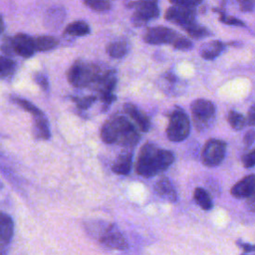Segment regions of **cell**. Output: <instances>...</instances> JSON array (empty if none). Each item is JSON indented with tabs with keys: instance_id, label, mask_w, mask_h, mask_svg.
I'll return each instance as SVG.
<instances>
[{
	"instance_id": "12",
	"label": "cell",
	"mask_w": 255,
	"mask_h": 255,
	"mask_svg": "<svg viewBox=\"0 0 255 255\" xmlns=\"http://www.w3.org/2000/svg\"><path fill=\"white\" fill-rule=\"evenodd\" d=\"M255 191V175L249 174L235 183L230 192L234 197L237 198H249L254 195Z\"/></svg>"
},
{
	"instance_id": "19",
	"label": "cell",
	"mask_w": 255,
	"mask_h": 255,
	"mask_svg": "<svg viewBox=\"0 0 255 255\" xmlns=\"http://www.w3.org/2000/svg\"><path fill=\"white\" fill-rule=\"evenodd\" d=\"M33 44L35 51L45 52L54 49L58 45V40L52 36L42 35L33 38Z\"/></svg>"
},
{
	"instance_id": "35",
	"label": "cell",
	"mask_w": 255,
	"mask_h": 255,
	"mask_svg": "<svg viewBox=\"0 0 255 255\" xmlns=\"http://www.w3.org/2000/svg\"><path fill=\"white\" fill-rule=\"evenodd\" d=\"M240 10L243 12H252L254 9V0H237Z\"/></svg>"
},
{
	"instance_id": "3",
	"label": "cell",
	"mask_w": 255,
	"mask_h": 255,
	"mask_svg": "<svg viewBox=\"0 0 255 255\" xmlns=\"http://www.w3.org/2000/svg\"><path fill=\"white\" fill-rule=\"evenodd\" d=\"M103 72L98 66L85 63L81 60L76 61L67 72L69 83L76 88L87 87L91 83H97L103 76Z\"/></svg>"
},
{
	"instance_id": "18",
	"label": "cell",
	"mask_w": 255,
	"mask_h": 255,
	"mask_svg": "<svg viewBox=\"0 0 255 255\" xmlns=\"http://www.w3.org/2000/svg\"><path fill=\"white\" fill-rule=\"evenodd\" d=\"M223 50H224V44L220 41L214 40L202 45L199 50V54L201 58L205 60H213L214 58L219 56Z\"/></svg>"
},
{
	"instance_id": "2",
	"label": "cell",
	"mask_w": 255,
	"mask_h": 255,
	"mask_svg": "<svg viewBox=\"0 0 255 255\" xmlns=\"http://www.w3.org/2000/svg\"><path fill=\"white\" fill-rule=\"evenodd\" d=\"M101 138L104 142L120 144L127 147L134 146L139 140V133L125 117H114L102 127Z\"/></svg>"
},
{
	"instance_id": "9",
	"label": "cell",
	"mask_w": 255,
	"mask_h": 255,
	"mask_svg": "<svg viewBox=\"0 0 255 255\" xmlns=\"http://www.w3.org/2000/svg\"><path fill=\"white\" fill-rule=\"evenodd\" d=\"M195 16V8L179 5H173L169 7L164 14V18L167 21L178 26H181L182 28L194 23Z\"/></svg>"
},
{
	"instance_id": "1",
	"label": "cell",
	"mask_w": 255,
	"mask_h": 255,
	"mask_svg": "<svg viewBox=\"0 0 255 255\" xmlns=\"http://www.w3.org/2000/svg\"><path fill=\"white\" fill-rule=\"evenodd\" d=\"M174 161V154L167 149L146 142L139 150L135 163V171L143 177L154 176L167 169Z\"/></svg>"
},
{
	"instance_id": "32",
	"label": "cell",
	"mask_w": 255,
	"mask_h": 255,
	"mask_svg": "<svg viewBox=\"0 0 255 255\" xmlns=\"http://www.w3.org/2000/svg\"><path fill=\"white\" fill-rule=\"evenodd\" d=\"M33 79L35 83L43 90L48 91L49 90V81L48 78L43 73H35L33 76Z\"/></svg>"
},
{
	"instance_id": "44",
	"label": "cell",
	"mask_w": 255,
	"mask_h": 255,
	"mask_svg": "<svg viewBox=\"0 0 255 255\" xmlns=\"http://www.w3.org/2000/svg\"><path fill=\"white\" fill-rule=\"evenodd\" d=\"M108 1H109V0H108Z\"/></svg>"
},
{
	"instance_id": "40",
	"label": "cell",
	"mask_w": 255,
	"mask_h": 255,
	"mask_svg": "<svg viewBox=\"0 0 255 255\" xmlns=\"http://www.w3.org/2000/svg\"><path fill=\"white\" fill-rule=\"evenodd\" d=\"M3 29H4V23H3L1 15H0V34L3 32Z\"/></svg>"
},
{
	"instance_id": "24",
	"label": "cell",
	"mask_w": 255,
	"mask_h": 255,
	"mask_svg": "<svg viewBox=\"0 0 255 255\" xmlns=\"http://www.w3.org/2000/svg\"><path fill=\"white\" fill-rule=\"evenodd\" d=\"M15 71L16 63L6 56H0V79H6L13 76Z\"/></svg>"
},
{
	"instance_id": "37",
	"label": "cell",
	"mask_w": 255,
	"mask_h": 255,
	"mask_svg": "<svg viewBox=\"0 0 255 255\" xmlns=\"http://www.w3.org/2000/svg\"><path fill=\"white\" fill-rule=\"evenodd\" d=\"M1 49H2L5 53H7L8 55H10L11 53H13L14 51H13V46H12V39H9V38L5 39V40L3 41V44H2V46H1Z\"/></svg>"
},
{
	"instance_id": "21",
	"label": "cell",
	"mask_w": 255,
	"mask_h": 255,
	"mask_svg": "<svg viewBox=\"0 0 255 255\" xmlns=\"http://www.w3.org/2000/svg\"><path fill=\"white\" fill-rule=\"evenodd\" d=\"M128 51V46L126 41H115L107 46V53L112 58H123L127 55Z\"/></svg>"
},
{
	"instance_id": "34",
	"label": "cell",
	"mask_w": 255,
	"mask_h": 255,
	"mask_svg": "<svg viewBox=\"0 0 255 255\" xmlns=\"http://www.w3.org/2000/svg\"><path fill=\"white\" fill-rule=\"evenodd\" d=\"M170 3L173 5H179V6H186V7H192L195 8L197 5H200L202 0H169Z\"/></svg>"
},
{
	"instance_id": "20",
	"label": "cell",
	"mask_w": 255,
	"mask_h": 255,
	"mask_svg": "<svg viewBox=\"0 0 255 255\" xmlns=\"http://www.w3.org/2000/svg\"><path fill=\"white\" fill-rule=\"evenodd\" d=\"M89 33H90L89 25L82 20L72 22L64 30V35L75 36V37L85 36V35H88Z\"/></svg>"
},
{
	"instance_id": "11",
	"label": "cell",
	"mask_w": 255,
	"mask_h": 255,
	"mask_svg": "<svg viewBox=\"0 0 255 255\" xmlns=\"http://www.w3.org/2000/svg\"><path fill=\"white\" fill-rule=\"evenodd\" d=\"M12 46L14 53L23 58H30L35 53L33 38L23 33H19L14 36L12 39Z\"/></svg>"
},
{
	"instance_id": "27",
	"label": "cell",
	"mask_w": 255,
	"mask_h": 255,
	"mask_svg": "<svg viewBox=\"0 0 255 255\" xmlns=\"http://www.w3.org/2000/svg\"><path fill=\"white\" fill-rule=\"evenodd\" d=\"M11 101L14 104H16L17 106H19L21 109H23L24 111L30 113L33 117L38 116V115L43 113L40 109H38L35 105H33L28 100H25V99H22V98H19V97H11Z\"/></svg>"
},
{
	"instance_id": "17",
	"label": "cell",
	"mask_w": 255,
	"mask_h": 255,
	"mask_svg": "<svg viewBox=\"0 0 255 255\" xmlns=\"http://www.w3.org/2000/svg\"><path fill=\"white\" fill-rule=\"evenodd\" d=\"M33 132L36 138L47 140L51 137L49 123L44 113L33 117Z\"/></svg>"
},
{
	"instance_id": "5",
	"label": "cell",
	"mask_w": 255,
	"mask_h": 255,
	"mask_svg": "<svg viewBox=\"0 0 255 255\" xmlns=\"http://www.w3.org/2000/svg\"><path fill=\"white\" fill-rule=\"evenodd\" d=\"M157 0H136L129 2L128 8H133L134 12L131 15L130 21L135 27H142L150 20L156 19L159 16Z\"/></svg>"
},
{
	"instance_id": "36",
	"label": "cell",
	"mask_w": 255,
	"mask_h": 255,
	"mask_svg": "<svg viewBox=\"0 0 255 255\" xmlns=\"http://www.w3.org/2000/svg\"><path fill=\"white\" fill-rule=\"evenodd\" d=\"M254 139H255V132H254V129L251 128V129H249V130L244 134L243 142H244L245 146L249 147V146H251V145L253 144Z\"/></svg>"
},
{
	"instance_id": "25",
	"label": "cell",
	"mask_w": 255,
	"mask_h": 255,
	"mask_svg": "<svg viewBox=\"0 0 255 255\" xmlns=\"http://www.w3.org/2000/svg\"><path fill=\"white\" fill-rule=\"evenodd\" d=\"M183 29L193 39H202V38H205L210 35V32L207 28H205L201 25H198L195 22L184 27Z\"/></svg>"
},
{
	"instance_id": "26",
	"label": "cell",
	"mask_w": 255,
	"mask_h": 255,
	"mask_svg": "<svg viewBox=\"0 0 255 255\" xmlns=\"http://www.w3.org/2000/svg\"><path fill=\"white\" fill-rule=\"evenodd\" d=\"M227 121H228V124L230 125V127L235 130H241L246 126L245 118L241 114H239L235 111H230L228 113Z\"/></svg>"
},
{
	"instance_id": "15",
	"label": "cell",
	"mask_w": 255,
	"mask_h": 255,
	"mask_svg": "<svg viewBox=\"0 0 255 255\" xmlns=\"http://www.w3.org/2000/svg\"><path fill=\"white\" fill-rule=\"evenodd\" d=\"M154 190L158 196L169 202H175L177 200V193L167 177L158 179L154 185Z\"/></svg>"
},
{
	"instance_id": "33",
	"label": "cell",
	"mask_w": 255,
	"mask_h": 255,
	"mask_svg": "<svg viewBox=\"0 0 255 255\" xmlns=\"http://www.w3.org/2000/svg\"><path fill=\"white\" fill-rule=\"evenodd\" d=\"M242 163L244 167L251 168L255 164V150L252 149L242 156Z\"/></svg>"
},
{
	"instance_id": "28",
	"label": "cell",
	"mask_w": 255,
	"mask_h": 255,
	"mask_svg": "<svg viewBox=\"0 0 255 255\" xmlns=\"http://www.w3.org/2000/svg\"><path fill=\"white\" fill-rule=\"evenodd\" d=\"M83 2L92 10L98 12H105L111 8V4L108 0H83Z\"/></svg>"
},
{
	"instance_id": "41",
	"label": "cell",
	"mask_w": 255,
	"mask_h": 255,
	"mask_svg": "<svg viewBox=\"0 0 255 255\" xmlns=\"http://www.w3.org/2000/svg\"><path fill=\"white\" fill-rule=\"evenodd\" d=\"M0 255H6V252L4 251V249H0Z\"/></svg>"
},
{
	"instance_id": "4",
	"label": "cell",
	"mask_w": 255,
	"mask_h": 255,
	"mask_svg": "<svg viewBox=\"0 0 255 255\" xmlns=\"http://www.w3.org/2000/svg\"><path fill=\"white\" fill-rule=\"evenodd\" d=\"M92 231H94L97 239L106 247L117 250H126L128 248L126 238L113 223H96Z\"/></svg>"
},
{
	"instance_id": "29",
	"label": "cell",
	"mask_w": 255,
	"mask_h": 255,
	"mask_svg": "<svg viewBox=\"0 0 255 255\" xmlns=\"http://www.w3.org/2000/svg\"><path fill=\"white\" fill-rule=\"evenodd\" d=\"M214 11H218V13L220 14L219 16V21L223 24L226 25H232V26H241V27H245V23L243 21H241L240 19H237L235 17L232 16H228L224 13V11L222 10H218V9H214Z\"/></svg>"
},
{
	"instance_id": "42",
	"label": "cell",
	"mask_w": 255,
	"mask_h": 255,
	"mask_svg": "<svg viewBox=\"0 0 255 255\" xmlns=\"http://www.w3.org/2000/svg\"><path fill=\"white\" fill-rule=\"evenodd\" d=\"M2 187H3V184H2V182H1V181H0V189H1V188H2Z\"/></svg>"
},
{
	"instance_id": "13",
	"label": "cell",
	"mask_w": 255,
	"mask_h": 255,
	"mask_svg": "<svg viewBox=\"0 0 255 255\" xmlns=\"http://www.w3.org/2000/svg\"><path fill=\"white\" fill-rule=\"evenodd\" d=\"M14 232V223L12 218L0 212V249H4L11 241Z\"/></svg>"
},
{
	"instance_id": "14",
	"label": "cell",
	"mask_w": 255,
	"mask_h": 255,
	"mask_svg": "<svg viewBox=\"0 0 255 255\" xmlns=\"http://www.w3.org/2000/svg\"><path fill=\"white\" fill-rule=\"evenodd\" d=\"M124 111L133 120V122L137 125V127L141 131L146 132L149 130L150 128L149 119L141 111H139L134 105L130 103H126L124 105Z\"/></svg>"
},
{
	"instance_id": "30",
	"label": "cell",
	"mask_w": 255,
	"mask_h": 255,
	"mask_svg": "<svg viewBox=\"0 0 255 255\" xmlns=\"http://www.w3.org/2000/svg\"><path fill=\"white\" fill-rule=\"evenodd\" d=\"M172 45H173L174 49L180 50V51H187V50L192 49V47H193V44L189 39H187L185 37H179V36L175 39V41L172 43Z\"/></svg>"
},
{
	"instance_id": "39",
	"label": "cell",
	"mask_w": 255,
	"mask_h": 255,
	"mask_svg": "<svg viewBox=\"0 0 255 255\" xmlns=\"http://www.w3.org/2000/svg\"><path fill=\"white\" fill-rule=\"evenodd\" d=\"M237 244H238L240 247H242L246 252H252V251H254V245H252V244H246V243H242V242H240V241H237Z\"/></svg>"
},
{
	"instance_id": "7",
	"label": "cell",
	"mask_w": 255,
	"mask_h": 255,
	"mask_svg": "<svg viewBox=\"0 0 255 255\" xmlns=\"http://www.w3.org/2000/svg\"><path fill=\"white\" fill-rule=\"evenodd\" d=\"M192 120L197 130L208 128L215 117V106L212 102L204 99L194 100L190 105Z\"/></svg>"
},
{
	"instance_id": "16",
	"label": "cell",
	"mask_w": 255,
	"mask_h": 255,
	"mask_svg": "<svg viewBox=\"0 0 255 255\" xmlns=\"http://www.w3.org/2000/svg\"><path fill=\"white\" fill-rule=\"evenodd\" d=\"M131 163H132V152L128 150L123 151L115 159L112 165V170L117 174L127 175L130 171Z\"/></svg>"
},
{
	"instance_id": "38",
	"label": "cell",
	"mask_w": 255,
	"mask_h": 255,
	"mask_svg": "<svg viewBox=\"0 0 255 255\" xmlns=\"http://www.w3.org/2000/svg\"><path fill=\"white\" fill-rule=\"evenodd\" d=\"M247 122L250 126H254L255 124V107L254 105L251 106L249 112H248V118H247Z\"/></svg>"
},
{
	"instance_id": "43",
	"label": "cell",
	"mask_w": 255,
	"mask_h": 255,
	"mask_svg": "<svg viewBox=\"0 0 255 255\" xmlns=\"http://www.w3.org/2000/svg\"><path fill=\"white\" fill-rule=\"evenodd\" d=\"M242 255H245V254H242Z\"/></svg>"
},
{
	"instance_id": "22",
	"label": "cell",
	"mask_w": 255,
	"mask_h": 255,
	"mask_svg": "<svg viewBox=\"0 0 255 255\" xmlns=\"http://www.w3.org/2000/svg\"><path fill=\"white\" fill-rule=\"evenodd\" d=\"M193 197L195 202L203 209V210H210L213 206V202L209 193L202 187H196L193 193Z\"/></svg>"
},
{
	"instance_id": "6",
	"label": "cell",
	"mask_w": 255,
	"mask_h": 255,
	"mask_svg": "<svg viewBox=\"0 0 255 255\" xmlns=\"http://www.w3.org/2000/svg\"><path fill=\"white\" fill-rule=\"evenodd\" d=\"M190 132V121L187 115L180 109L175 108L169 116L166 128V135L171 141H182Z\"/></svg>"
},
{
	"instance_id": "10",
	"label": "cell",
	"mask_w": 255,
	"mask_h": 255,
	"mask_svg": "<svg viewBox=\"0 0 255 255\" xmlns=\"http://www.w3.org/2000/svg\"><path fill=\"white\" fill-rule=\"evenodd\" d=\"M178 34L167 27L156 26L146 29L143 34V41L150 45H161V44H172Z\"/></svg>"
},
{
	"instance_id": "8",
	"label": "cell",
	"mask_w": 255,
	"mask_h": 255,
	"mask_svg": "<svg viewBox=\"0 0 255 255\" xmlns=\"http://www.w3.org/2000/svg\"><path fill=\"white\" fill-rule=\"evenodd\" d=\"M226 143L223 140L210 138L204 144L201 152V160L204 165L213 167L219 165L225 157Z\"/></svg>"
},
{
	"instance_id": "23",
	"label": "cell",
	"mask_w": 255,
	"mask_h": 255,
	"mask_svg": "<svg viewBox=\"0 0 255 255\" xmlns=\"http://www.w3.org/2000/svg\"><path fill=\"white\" fill-rule=\"evenodd\" d=\"M65 18V11L62 8L54 7L47 11L46 15V24L49 27L59 26Z\"/></svg>"
},
{
	"instance_id": "31",
	"label": "cell",
	"mask_w": 255,
	"mask_h": 255,
	"mask_svg": "<svg viewBox=\"0 0 255 255\" xmlns=\"http://www.w3.org/2000/svg\"><path fill=\"white\" fill-rule=\"evenodd\" d=\"M73 100L79 109L86 110V109L90 108L96 102L97 98L95 96H87V97H83V98H74Z\"/></svg>"
}]
</instances>
